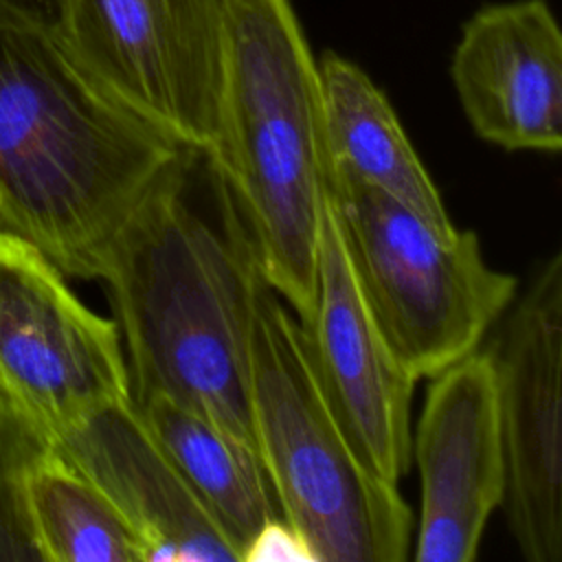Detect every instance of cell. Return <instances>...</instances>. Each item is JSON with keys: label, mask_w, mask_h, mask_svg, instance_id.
Instances as JSON below:
<instances>
[{"label": "cell", "mask_w": 562, "mask_h": 562, "mask_svg": "<svg viewBox=\"0 0 562 562\" xmlns=\"http://www.w3.org/2000/svg\"><path fill=\"white\" fill-rule=\"evenodd\" d=\"M29 514L42 562H145L125 518L55 443L31 474Z\"/></svg>", "instance_id": "15"}, {"label": "cell", "mask_w": 562, "mask_h": 562, "mask_svg": "<svg viewBox=\"0 0 562 562\" xmlns=\"http://www.w3.org/2000/svg\"><path fill=\"white\" fill-rule=\"evenodd\" d=\"M321 391L356 454L378 479L397 485L411 461L415 378L380 334L351 270L325 193L316 296L301 323Z\"/></svg>", "instance_id": "9"}, {"label": "cell", "mask_w": 562, "mask_h": 562, "mask_svg": "<svg viewBox=\"0 0 562 562\" xmlns=\"http://www.w3.org/2000/svg\"><path fill=\"white\" fill-rule=\"evenodd\" d=\"M259 272L226 182L204 154L184 149L140 198L99 277L134 402L167 397L257 450L250 325Z\"/></svg>", "instance_id": "1"}, {"label": "cell", "mask_w": 562, "mask_h": 562, "mask_svg": "<svg viewBox=\"0 0 562 562\" xmlns=\"http://www.w3.org/2000/svg\"><path fill=\"white\" fill-rule=\"evenodd\" d=\"M505 457L503 509L527 562L562 558V252L531 277L487 349Z\"/></svg>", "instance_id": "8"}, {"label": "cell", "mask_w": 562, "mask_h": 562, "mask_svg": "<svg viewBox=\"0 0 562 562\" xmlns=\"http://www.w3.org/2000/svg\"><path fill=\"white\" fill-rule=\"evenodd\" d=\"M255 439L281 518L316 562H402L413 514L334 417L299 318L259 272L250 325Z\"/></svg>", "instance_id": "4"}, {"label": "cell", "mask_w": 562, "mask_h": 562, "mask_svg": "<svg viewBox=\"0 0 562 562\" xmlns=\"http://www.w3.org/2000/svg\"><path fill=\"white\" fill-rule=\"evenodd\" d=\"M55 437L0 391V562H42L29 514V481Z\"/></svg>", "instance_id": "16"}, {"label": "cell", "mask_w": 562, "mask_h": 562, "mask_svg": "<svg viewBox=\"0 0 562 562\" xmlns=\"http://www.w3.org/2000/svg\"><path fill=\"white\" fill-rule=\"evenodd\" d=\"M0 391L59 437L127 400L114 318L92 312L33 244L0 233Z\"/></svg>", "instance_id": "7"}, {"label": "cell", "mask_w": 562, "mask_h": 562, "mask_svg": "<svg viewBox=\"0 0 562 562\" xmlns=\"http://www.w3.org/2000/svg\"><path fill=\"white\" fill-rule=\"evenodd\" d=\"M57 31L136 116L187 149L213 147L226 0H61Z\"/></svg>", "instance_id": "6"}, {"label": "cell", "mask_w": 562, "mask_h": 562, "mask_svg": "<svg viewBox=\"0 0 562 562\" xmlns=\"http://www.w3.org/2000/svg\"><path fill=\"white\" fill-rule=\"evenodd\" d=\"M184 149L108 92L57 29L0 20V233L99 281L119 231Z\"/></svg>", "instance_id": "2"}, {"label": "cell", "mask_w": 562, "mask_h": 562, "mask_svg": "<svg viewBox=\"0 0 562 562\" xmlns=\"http://www.w3.org/2000/svg\"><path fill=\"white\" fill-rule=\"evenodd\" d=\"M134 404L244 562L252 540L281 518L259 452L167 397L154 395Z\"/></svg>", "instance_id": "14"}, {"label": "cell", "mask_w": 562, "mask_h": 562, "mask_svg": "<svg viewBox=\"0 0 562 562\" xmlns=\"http://www.w3.org/2000/svg\"><path fill=\"white\" fill-rule=\"evenodd\" d=\"M327 191L362 299L397 362L419 380L479 349L518 283L487 266L476 233L437 226L329 169Z\"/></svg>", "instance_id": "5"}, {"label": "cell", "mask_w": 562, "mask_h": 562, "mask_svg": "<svg viewBox=\"0 0 562 562\" xmlns=\"http://www.w3.org/2000/svg\"><path fill=\"white\" fill-rule=\"evenodd\" d=\"M204 156L226 182L263 279L305 323L327 151L318 61L290 0H226L220 119Z\"/></svg>", "instance_id": "3"}, {"label": "cell", "mask_w": 562, "mask_h": 562, "mask_svg": "<svg viewBox=\"0 0 562 562\" xmlns=\"http://www.w3.org/2000/svg\"><path fill=\"white\" fill-rule=\"evenodd\" d=\"M411 454L422 487L413 558L472 562L505 492L496 371L490 351L474 349L430 378Z\"/></svg>", "instance_id": "10"}, {"label": "cell", "mask_w": 562, "mask_h": 562, "mask_svg": "<svg viewBox=\"0 0 562 562\" xmlns=\"http://www.w3.org/2000/svg\"><path fill=\"white\" fill-rule=\"evenodd\" d=\"M55 448L125 518L145 562H239L132 397L88 415Z\"/></svg>", "instance_id": "12"}, {"label": "cell", "mask_w": 562, "mask_h": 562, "mask_svg": "<svg viewBox=\"0 0 562 562\" xmlns=\"http://www.w3.org/2000/svg\"><path fill=\"white\" fill-rule=\"evenodd\" d=\"M472 130L507 151L562 147V33L544 0L476 11L450 64Z\"/></svg>", "instance_id": "11"}, {"label": "cell", "mask_w": 562, "mask_h": 562, "mask_svg": "<svg viewBox=\"0 0 562 562\" xmlns=\"http://www.w3.org/2000/svg\"><path fill=\"white\" fill-rule=\"evenodd\" d=\"M61 0H0V20H20L57 29Z\"/></svg>", "instance_id": "17"}, {"label": "cell", "mask_w": 562, "mask_h": 562, "mask_svg": "<svg viewBox=\"0 0 562 562\" xmlns=\"http://www.w3.org/2000/svg\"><path fill=\"white\" fill-rule=\"evenodd\" d=\"M327 169L373 187L437 226H452L437 184L384 92L353 61L318 59Z\"/></svg>", "instance_id": "13"}]
</instances>
